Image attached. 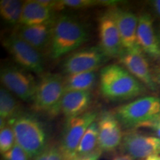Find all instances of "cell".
I'll list each match as a JSON object with an SVG mask.
<instances>
[{"label":"cell","instance_id":"obj_1","mask_svg":"<svg viewBox=\"0 0 160 160\" xmlns=\"http://www.w3.org/2000/svg\"><path fill=\"white\" fill-rule=\"evenodd\" d=\"M99 89L105 99L117 102L142 95L146 87L123 66L111 64L99 72Z\"/></svg>","mask_w":160,"mask_h":160},{"label":"cell","instance_id":"obj_2","mask_svg":"<svg viewBox=\"0 0 160 160\" xmlns=\"http://www.w3.org/2000/svg\"><path fill=\"white\" fill-rule=\"evenodd\" d=\"M85 26L68 14L57 16L53 23L49 57L57 59L77 51L88 40Z\"/></svg>","mask_w":160,"mask_h":160},{"label":"cell","instance_id":"obj_3","mask_svg":"<svg viewBox=\"0 0 160 160\" xmlns=\"http://www.w3.org/2000/svg\"><path fill=\"white\" fill-rule=\"evenodd\" d=\"M8 124L14 132L16 143L32 159H35L49 145L47 129L36 116L24 112L17 119L8 122Z\"/></svg>","mask_w":160,"mask_h":160},{"label":"cell","instance_id":"obj_4","mask_svg":"<svg viewBox=\"0 0 160 160\" xmlns=\"http://www.w3.org/2000/svg\"><path fill=\"white\" fill-rule=\"evenodd\" d=\"M64 93V77L59 73H42L32 102L33 109L50 117L57 116L61 113L60 104Z\"/></svg>","mask_w":160,"mask_h":160},{"label":"cell","instance_id":"obj_5","mask_svg":"<svg viewBox=\"0 0 160 160\" xmlns=\"http://www.w3.org/2000/svg\"><path fill=\"white\" fill-rule=\"evenodd\" d=\"M115 114L125 129L139 128L160 114V98L154 96L140 97L116 109Z\"/></svg>","mask_w":160,"mask_h":160},{"label":"cell","instance_id":"obj_6","mask_svg":"<svg viewBox=\"0 0 160 160\" xmlns=\"http://www.w3.org/2000/svg\"><path fill=\"white\" fill-rule=\"evenodd\" d=\"M2 45L19 67L42 74L45 68L43 54L29 43L13 33L3 39Z\"/></svg>","mask_w":160,"mask_h":160},{"label":"cell","instance_id":"obj_7","mask_svg":"<svg viewBox=\"0 0 160 160\" xmlns=\"http://www.w3.org/2000/svg\"><path fill=\"white\" fill-rule=\"evenodd\" d=\"M97 118V112L88 111L82 115L66 119L59 143V148L65 160L74 159L82 138Z\"/></svg>","mask_w":160,"mask_h":160},{"label":"cell","instance_id":"obj_8","mask_svg":"<svg viewBox=\"0 0 160 160\" xmlns=\"http://www.w3.org/2000/svg\"><path fill=\"white\" fill-rule=\"evenodd\" d=\"M3 87L24 102H33L37 81L31 72L15 65L4 66L0 71Z\"/></svg>","mask_w":160,"mask_h":160},{"label":"cell","instance_id":"obj_9","mask_svg":"<svg viewBox=\"0 0 160 160\" xmlns=\"http://www.w3.org/2000/svg\"><path fill=\"white\" fill-rule=\"evenodd\" d=\"M109 58L99 46L77 50L70 53L62 64V71L65 76L96 71Z\"/></svg>","mask_w":160,"mask_h":160},{"label":"cell","instance_id":"obj_10","mask_svg":"<svg viewBox=\"0 0 160 160\" xmlns=\"http://www.w3.org/2000/svg\"><path fill=\"white\" fill-rule=\"evenodd\" d=\"M119 148L122 153L133 160H144L150 156L160 155V138L130 130L124 133Z\"/></svg>","mask_w":160,"mask_h":160},{"label":"cell","instance_id":"obj_11","mask_svg":"<svg viewBox=\"0 0 160 160\" xmlns=\"http://www.w3.org/2000/svg\"><path fill=\"white\" fill-rule=\"evenodd\" d=\"M98 147L102 152L110 153L121 145L124 133L122 125L114 112L102 111L97 119Z\"/></svg>","mask_w":160,"mask_h":160},{"label":"cell","instance_id":"obj_12","mask_svg":"<svg viewBox=\"0 0 160 160\" xmlns=\"http://www.w3.org/2000/svg\"><path fill=\"white\" fill-rule=\"evenodd\" d=\"M119 62L122 66L152 91L158 88L153 81L152 69L144 52L139 48L124 50L119 56Z\"/></svg>","mask_w":160,"mask_h":160},{"label":"cell","instance_id":"obj_13","mask_svg":"<svg viewBox=\"0 0 160 160\" xmlns=\"http://www.w3.org/2000/svg\"><path fill=\"white\" fill-rule=\"evenodd\" d=\"M107 12L117 25L124 50L139 48L137 42L139 17L133 12L118 7L110 8Z\"/></svg>","mask_w":160,"mask_h":160},{"label":"cell","instance_id":"obj_14","mask_svg":"<svg viewBox=\"0 0 160 160\" xmlns=\"http://www.w3.org/2000/svg\"><path fill=\"white\" fill-rule=\"evenodd\" d=\"M99 47L109 59L119 58L124 51L117 25L108 12L99 19Z\"/></svg>","mask_w":160,"mask_h":160},{"label":"cell","instance_id":"obj_15","mask_svg":"<svg viewBox=\"0 0 160 160\" xmlns=\"http://www.w3.org/2000/svg\"><path fill=\"white\" fill-rule=\"evenodd\" d=\"M137 42L145 54L153 59H160V47L153 19L151 15L146 12L139 16Z\"/></svg>","mask_w":160,"mask_h":160},{"label":"cell","instance_id":"obj_16","mask_svg":"<svg viewBox=\"0 0 160 160\" xmlns=\"http://www.w3.org/2000/svg\"><path fill=\"white\" fill-rule=\"evenodd\" d=\"M53 21L41 25H18L13 33L29 43L42 54L44 53H48Z\"/></svg>","mask_w":160,"mask_h":160},{"label":"cell","instance_id":"obj_17","mask_svg":"<svg viewBox=\"0 0 160 160\" xmlns=\"http://www.w3.org/2000/svg\"><path fill=\"white\" fill-rule=\"evenodd\" d=\"M91 99V91L65 92L60 104V112L65 119L82 115L88 112Z\"/></svg>","mask_w":160,"mask_h":160},{"label":"cell","instance_id":"obj_18","mask_svg":"<svg viewBox=\"0 0 160 160\" xmlns=\"http://www.w3.org/2000/svg\"><path fill=\"white\" fill-rule=\"evenodd\" d=\"M56 18L55 12L42 5L38 0L24 1L19 25H35L50 22Z\"/></svg>","mask_w":160,"mask_h":160},{"label":"cell","instance_id":"obj_19","mask_svg":"<svg viewBox=\"0 0 160 160\" xmlns=\"http://www.w3.org/2000/svg\"><path fill=\"white\" fill-rule=\"evenodd\" d=\"M97 82L96 71L76 73L64 77V89L67 91H91Z\"/></svg>","mask_w":160,"mask_h":160},{"label":"cell","instance_id":"obj_20","mask_svg":"<svg viewBox=\"0 0 160 160\" xmlns=\"http://www.w3.org/2000/svg\"><path fill=\"white\" fill-rule=\"evenodd\" d=\"M24 112L14 96L3 86L0 88V118L11 122Z\"/></svg>","mask_w":160,"mask_h":160},{"label":"cell","instance_id":"obj_21","mask_svg":"<svg viewBox=\"0 0 160 160\" xmlns=\"http://www.w3.org/2000/svg\"><path fill=\"white\" fill-rule=\"evenodd\" d=\"M24 2L19 0H1L0 15L6 24L19 25L22 13Z\"/></svg>","mask_w":160,"mask_h":160},{"label":"cell","instance_id":"obj_22","mask_svg":"<svg viewBox=\"0 0 160 160\" xmlns=\"http://www.w3.org/2000/svg\"><path fill=\"white\" fill-rule=\"evenodd\" d=\"M98 136H99L98 125L97 122L95 121L89 126L82 138L77 148V152H76L75 157L91 154L99 149Z\"/></svg>","mask_w":160,"mask_h":160},{"label":"cell","instance_id":"obj_23","mask_svg":"<svg viewBox=\"0 0 160 160\" xmlns=\"http://www.w3.org/2000/svg\"><path fill=\"white\" fill-rule=\"evenodd\" d=\"M64 9L66 8L71 9H84L94 6L102 5L113 7L117 4L116 1H97V0H60Z\"/></svg>","mask_w":160,"mask_h":160},{"label":"cell","instance_id":"obj_24","mask_svg":"<svg viewBox=\"0 0 160 160\" xmlns=\"http://www.w3.org/2000/svg\"><path fill=\"white\" fill-rule=\"evenodd\" d=\"M16 144V139L11 125H7L0 128V152L2 154L9 151Z\"/></svg>","mask_w":160,"mask_h":160},{"label":"cell","instance_id":"obj_25","mask_svg":"<svg viewBox=\"0 0 160 160\" xmlns=\"http://www.w3.org/2000/svg\"><path fill=\"white\" fill-rule=\"evenodd\" d=\"M33 160H65L59 145H49Z\"/></svg>","mask_w":160,"mask_h":160},{"label":"cell","instance_id":"obj_26","mask_svg":"<svg viewBox=\"0 0 160 160\" xmlns=\"http://www.w3.org/2000/svg\"><path fill=\"white\" fill-rule=\"evenodd\" d=\"M2 157L4 160H33L17 143L9 151L2 154Z\"/></svg>","mask_w":160,"mask_h":160},{"label":"cell","instance_id":"obj_27","mask_svg":"<svg viewBox=\"0 0 160 160\" xmlns=\"http://www.w3.org/2000/svg\"><path fill=\"white\" fill-rule=\"evenodd\" d=\"M102 153V152L99 149H98L91 154L83 156V157H77L73 160H99Z\"/></svg>","mask_w":160,"mask_h":160},{"label":"cell","instance_id":"obj_28","mask_svg":"<svg viewBox=\"0 0 160 160\" xmlns=\"http://www.w3.org/2000/svg\"><path fill=\"white\" fill-rule=\"evenodd\" d=\"M140 128H160V114L157 116L151 121L148 122L140 126Z\"/></svg>","mask_w":160,"mask_h":160},{"label":"cell","instance_id":"obj_29","mask_svg":"<svg viewBox=\"0 0 160 160\" xmlns=\"http://www.w3.org/2000/svg\"><path fill=\"white\" fill-rule=\"evenodd\" d=\"M152 75H153V81L157 88H160V65L156 66L152 69Z\"/></svg>","mask_w":160,"mask_h":160},{"label":"cell","instance_id":"obj_30","mask_svg":"<svg viewBox=\"0 0 160 160\" xmlns=\"http://www.w3.org/2000/svg\"><path fill=\"white\" fill-rule=\"evenodd\" d=\"M151 5L153 6V9L157 13V15L160 17V0H154L151 2Z\"/></svg>","mask_w":160,"mask_h":160},{"label":"cell","instance_id":"obj_31","mask_svg":"<svg viewBox=\"0 0 160 160\" xmlns=\"http://www.w3.org/2000/svg\"><path fill=\"white\" fill-rule=\"evenodd\" d=\"M113 160H133L132 158L130 157V156L127 154H124V153H122L117 157H116Z\"/></svg>","mask_w":160,"mask_h":160},{"label":"cell","instance_id":"obj_32","mask_svg":"<svg viewBox=\"0 0 160 160\" xmlns=\"http://www.w3.org/2000/svg\"><path fill=\"white\" fill-rule=\"evenodd\" d=\"M144 160H160V155H152Z\"/></svg>","mask_w":160,"mask_h":160},{"label":"cell","instance_id":"obj_33","mask_svg":"<svg viewBox=\"0 0 160 160\" xmlns=\"http://www.w3.org/2000/svg\"><path fill=\"white\" fill-rule=\"evenodd\" d=\"M151 130L154 131L156 137L160 138V128H152Z\"/></svg>","mask_w":160,"mask_h":160},{"label":"cell","instance_id":"obj_34","mask_svg":"<svg viewBox=\"0 0 160 160\" xmlns=\"http://www.w3.org/2000/svg\"><path fill=\"white\" fill-rule=\"evenodd\" d=\"M156 31H157V34L158 40H159V47H160V25L158 26V28Z\"/></svg>","mask_w":160,"mask_h":160}]
</instances>
